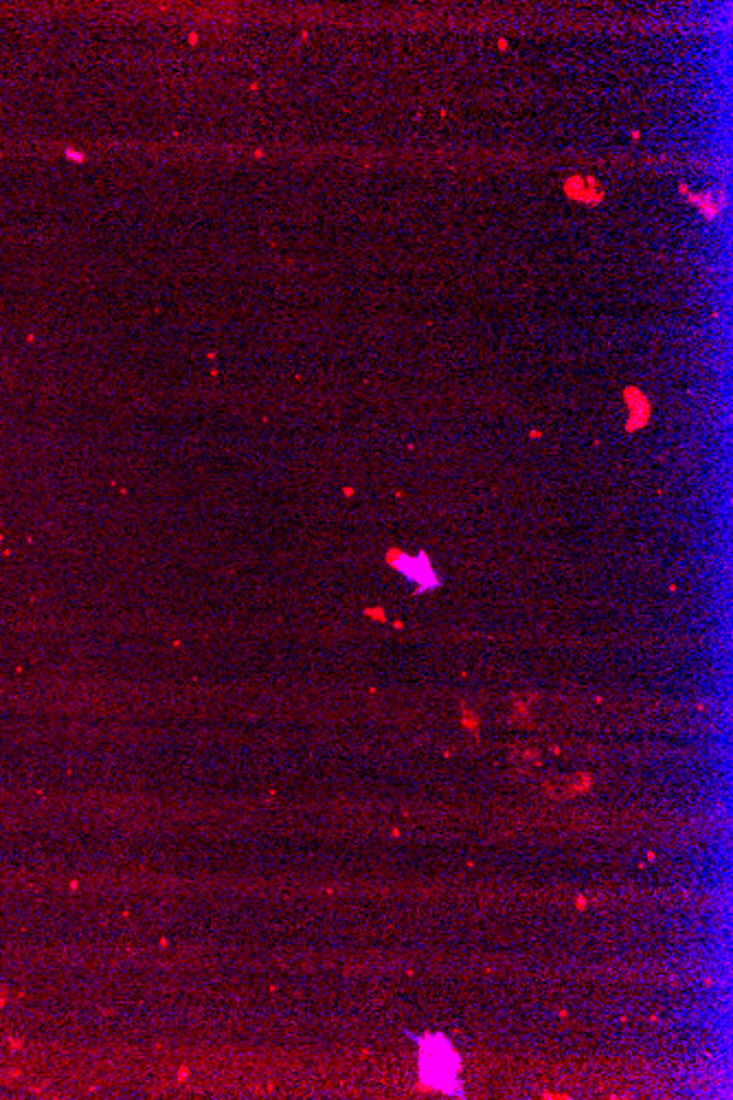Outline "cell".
Instances as JSON below:
<instances>
[{
	"instance_id": "obj_1",
	"label": "cell",
	"mask_w": 733,
	"mask_h": 1100,
	"mask_svg": "<svg viewBox=\"0 0 733 1100\" xmlns=\"http://www.w3.org/2000/svg\"><path fill=\"white\" fill-rule=\"evenodd\" d=\"M419 1041V1078L424 1085L448 1096H461V1060L443 1034H426Z\"/></svg>"
},
{
	"instance_id": "obj_2",
	"label": "cell",
	"mask_w": 733,
	"mask_h": 1100,
	"mask_svg": "<svg viewBox=\"0 0 733 1100\" xmlns=\"http://www.w3.org/2000/svg\"><path fill=\"white\" fill-rule=\"evenodd\" d=\"M388 562L410 582L419 584V588H432L437 584L432 566L428 564V558L424 553L417 558H408L404 553H388Z\"/></svg>"
}]
</instances>
